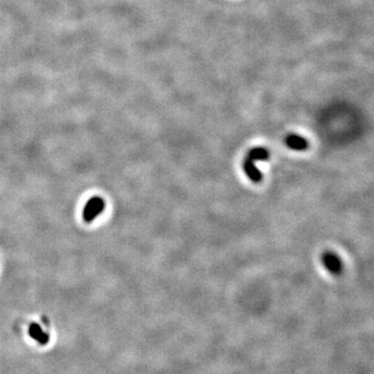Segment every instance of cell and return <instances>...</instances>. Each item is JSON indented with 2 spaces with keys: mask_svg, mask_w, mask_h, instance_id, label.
<instances>
[{
  "mask_svg": "<svg viewBox=\"0 0 374 374\" xmlns=\"http://www.w3.org/2000/svg\"><path fill=\"white\" fill-rule=\"evenodd\" d=\"M105 208V203L102 198L94 197L88 201L85 208H83L82 216L87 223H91L97 216L101 214Z\"/></svg>",
  "mask_w": 374,
  "mask_h": 374,
  "instance_id": "6da1fadb",
  "label": "cell"
},
{
  "mask_svg": "<svg viewBox=\"0 0 374 374\" xmlns=\"http://www.w3.org/2000/svg\"><path fill=\"white\" fill-rule=\"evenodd\" d=\"M321 262L325 269L332 275H340L343 272L344 265L341 258L332 252H325L321 256Z\"/></svg>",
  "mask_w": 374,
  "mask_h": 374,
  "instance_id": "7a4b0ae2",
  "label": "cell"
},
{
  "mask_svg": "<svg viewBox=\"0 0 374 374\" xmlns=\"http://www.w3.org/2000/svg\"><path fill=\"white\" fill-rule=\"evenodd\" d=\"M255 160L249 158L248 156H245V159L243 161V171L246 174V176L252 180L255 183H259L262 181L263 176L262 173L258 170L257 166L255 165Z\"/></svg>",
  "mask_w": 374,
  "mask_h": 374,
  "instance_id": "3957f363",
  "label": "cell"
},
{
  "mask_svg": "<svg viewBox=\"0 0 374 374\" xmlns=\"http://www.w3.org/2000/svg\"><path fill=\"white\" fill-rule=\"evenodd\" d=\"M286 145L294 151H306L309 147V142L306 138L297 134H289L286 140Z\"/></svg>",
  "mask_w": 374,
  "mask_h": 374,
  "instance_id": "277c9868",
  "label": "cell"
},
{
  "mask_svg": "<svg viewBox=\"0 0 374 374\" xmlns=\"http://www.w3.org/2000/svg\"><path fill=\"white\" fill-rule=\"evenodd\" d=\"M29 332H30V336L34 340H36L38 343H40L42 345L47 344L48 341H49V335L38 323H32L30 325Z\"/></svg>",
  "mask_w": 374,
  "mask_h": 374,
  "instance_id": "5b68a950",
  "label": "cell"
},
{
  "mask_svg": "<svg viewBox=\"0 0 374 374\" xmlns=\"http://www.w3.org/2000/svg\"><path fill=\"white\" fill-rule=\"evenodd\" d=\"M246 156L251 157L256 161H266L269 159V151L263 147H256L248 151Z\"/></svg>",
  "mask_w": 374,
  "mask_h": 374,
  "instance_id": "8992f818",
  "label": "cell"
}]
</instances>
